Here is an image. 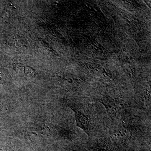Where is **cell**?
Wrapping results in <instances>:
<instances>
[{"label": "cell", "mask_w": 151, "mask_h": 151, "mask_svg": "<svg viewBox=\"0 0 151 151\" xmlns=\"http://www.w3.org/2000/svg\"><path fill=\"white\" fill-rule=\"evenodd\" d=\"M73 110L75 113L76 125L89 136L91 129L89 118L84 113L77 109L74 108Z\"/></svg>", "instance_id": "1"}, {"label": "cell", "mask_w": 151, "mask_h": 151, "mask_svg": "<svg viewBox=\"0 0 151 151\" xmlns=\"http://www.w3.org/2000/svg\"><path fill=\"white\" fill-rule=\"evenodd\" d=\"M98 151H109L108 150L104 147H101L98 149Z\"/></svg>", "instance_id": "2"}]
</instances>
